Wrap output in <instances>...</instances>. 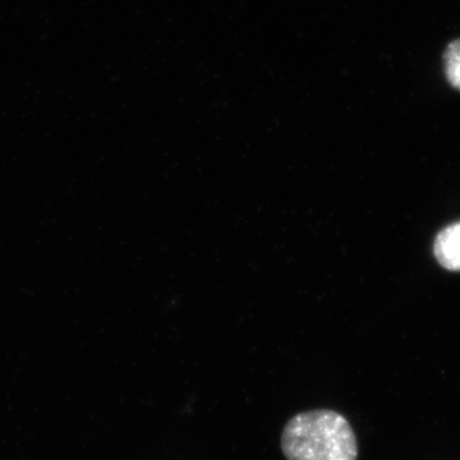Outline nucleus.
I'll return each instance as SVG.
<instances>
[{"label": "nucleus", "instance_id": "obj_2", "mask_svg": "<svg viewBox=\"0 0 460 460\" xmlns=\"http://www.w3.org/2000/svg\"><path fill=\"white\" fill-rule=\"evenodd\" d=\"M436 259L447 270L460 271V222L438 233L434 244Z\"/></svg>", "mask_w": 460, "mask_h": 460}, {"label": "nucleus", "instance_id": "obj_3", "mask_svg": "<svg viewBox=\"0 0 460 460\" xmlns=\"http://www.w3.org/2000/svg\"><path fill=\"white\" fill-rule=\"evenodd\" d=\"M444 60L447 81L453 87L460 90V39L447 45Z\"/></svg>", "mask_w": 460, "mask_h": 460}, {"label": "nucleus", "instance_id": "obj_1", "mask_svg": "<svg viewBox=\"0 0 460 460\" xmlns=\"http://www.w3.org/2000/svg\"><path fill=\"white\" fill-rule=\"evenodd\" d=\"M281 449L288 460H357L352 426L334 411L296 414L284 428Z\"/></svg>", "mask_w": 460, "mask_h": 460}]
</instances>
